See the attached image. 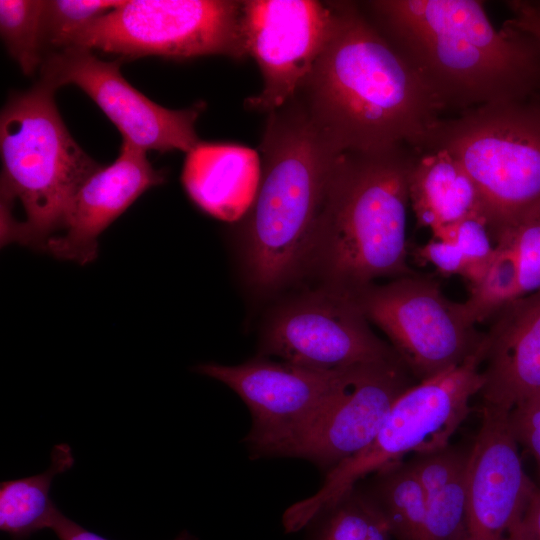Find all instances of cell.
Segmentation results:
<instances>
[{"mask_svg": "<svg viewBox=\"0 0 540 540\" xmlns=\"http://www.w3.org/2000/svg\"><path fill=\"white\" fill-rule=\"evenodd\" d=\"M356 485L378 509L393 540H422L426 496L409 460L388 464Z\"/></svg>", "mask_w": 540, "mask_h": 540, "instance_id": "cell-23", "label": "cell"}, {"mask_svg": "<svg viewBox=\"0 0 540 540\" xmlns=\"http://www.w3.org/2000/svg\"><path fill=\"white\" fill-rule=\"evenodd\" d=\"M350 299L384 332L416 382L461 365L485 340V332L465 315L462 302L448 299L431 275L415 273L373 283Z\"/></svg>", "mask_w": 540, "mask_h": 540, "instance_id": "cell-9", "label": "cell"}, {"mask_svg": "<svg viewBox=\"0 0 540 540\" xmlns=\"http://www.w3.org/2000/svg\"><path fill=\"white\" fill-rule=\"evenodd\" d=\"M432 237L450 241L460 249L468 264L465 281L469 287L484 277L494 258L495 244L482 216L464 218L432 233Z\"/></svg>", "mask_w": 540, "mask_h": 540, "instance_id": "cell-27", "label": "cell"}, {"mask_svg": "<svg viewBox=\"0 0 540 540\" xmlns=\"http://www.w3.org/2000/svg\"><path fill=\"white\" fill-rule=\"evenodd\" d=\"M514 17L507 20L512 26L521 29L540 41V17L530 8L526 1L509 2Z\"/></svg>", "mask_w": 540, "mask_h": 540, "instance_id": "cell-31", "label": "cell"}, {"mask_svg": "<svg viewBox=\"0 0 540 540\" xmlns=\"http://www.w3.org/2000/svg\"><path fill=\"white\" fill-rule=\"evenodd\" d=\"M59 540H108L99 534L91 532L66 517L61 511L57 514L51 528ZM173 540H197L187 530H183Z\"/></svg>", "mask_w": 540, "mask_h": 540, "instance_id": "cell-30", "label": "cell"}, {"mask_svg": "<svg viewBox=\"0 0 540 540\" xmlns=\"http://www.w3.org/2000/svg\"><path fill=\"white\" fill-rule=\"evenodd\" d=\"M418 151L407 144L342 152L308 271L351 298L384 277L415 273L409 263V175Z\"/></svg>", "mask_w": 540, "mask_h": 540, "instance_id": "cell-4", "label": "cell"}, {"mask_svg": "<svg viewBox=\"0 0 540 540\" xmlns=\"http://www.w3.org/2000/svg\"><path fill=\"white\" fill-rule=\"evenodd\" d=\"M55 89L39 81L7 101L0 117L1 210L18 201L24 219L1 244L43 251L63 228L72 200L101 165L75 142L58 112Z\"/></svg>", "mask_w": 540, "mask_h": 540, "instance_id": "cell-5", "label": "cell"}, {"mask_svg": "<svg viewBox=\"0 0 540 540\" xmlns=\"http://www.w3.org/2000/svg\"><path fill=\"white\" fill-rule=\"evenodd\" d=\"M508 415L482 406L468 460L464 540H522L523 521L538 486L524 470Z\"/></svg>", "mask_w": 540, "mask_h": 540, "instance_id": "cell-15", "label": "cell"}, {"mask_svg": "<svg viewBox=\"0 0 540 540\" xmlns=\"http://www.w3.org/2000/svg\"><path fill=\"white\" fill-rule=\"evenodd\" d=\"M485 332L484 406L510 412L540 392V290L500 308Z\"/></svg>", "mask_w": 540, "mask_h": 540, "instance_id": "cell-17", "label": "cell"}, {"mask_svg": "<svg viewBox=\"0 0 540 540\" xmlns=\"http://www.w3.org/2000/svg\"><path fill=\"white\" fill-rule=\"evenodd\" d=\"M261 177V160L255 150L200 141L187 153L181 181L190 199L204 212L235 222L253 206Z\"/></svg>", "mask_w": 540, "mask_h": 540, "instance_id": "cell-18", "label": "cell"}, {"mask_svg": "<svg viewBox=\"0 0 540 540\" xmlns=\"http://www.w3.org/2000/svg\"><path fill=\"white\" fill-rule=\"evenodd\" d=\"M362 10L430 91L441 111L540 94V41L477 0H375Z\"/></svg>", "mask_w": 540, "mask_h": 540, "instance_id": "cell-1", "label": "cell"}, {"mask_svg": "<svg viewBox=\"0 0 540 540\" xmlns=\"http://www.w3.org/2000/svg\"><path fill=\"white\" fill-rule=\"evenodd\" d=\"M164 181L165 173L153 168L146 151L123 140L118 157L80 186L62 230L43 251L82 265L92 262L101 233L146 190Z\"/></svg>", "mask_w": 540, "mask_h": 540, "instance_id": "cell-16", "label": "cell"}, {"mask_svg": "<svg viewBox=\"0 0 540 540\" xmlns=\"http://www.w3.org/2000/svg\"><path fill=\"white\" fill-rule=\"evenodd\" d=\"M522 540H540V486L528 506L522 526Z\"/></svg>", "mask_w": 540, "mask_h": 540, "instance_id": "cell-32", "label": "cell"}, {"mask_svg": "<svg viewBox=\"0 0 540 540\" xmlns=\"http://www.w3.org/2000/svg\"><path fill=\"white\" fill-rule=\"evenodd\" d=\"M540 290V217L502 236L484 277L472 288L474 303L494 312Z\"/></svg>", "mask_w": 540, "mask_h": 540, "instance_id": "cell-21", "label": "cell"}, {"mask_svg": "<svg viewBox=\"0 0 540 540\" xmlns=\"http://www.w3.org/2000/svg\"><path fill=\"white\" fill-rule=\"evenodd\" d=\"M333 6L328 39L297 94L341 152L413 147L440 107L359 5Z\"/></svg>", "mask_w": 540, "mask_h": 540, "instance_id": "cell-2", "label": "cell"}, {"mask_svg": "<svg viewBox=\"0 0 540 540\" xmlns=\"http://www.w3.org/2000/svg\"><path fill=\"white\" fill-rule=\"evenodd\" d=\"M70 445L56 444L51 452L50 466L42 473L5 480L0 483V530L14 540H24L32 534L50 529L59 509L50 497L55 476L74 465Z\"/></svg>", "mask_w": 540, "mask_h": 540, "instance_id": "cell-22", "label": "cell"}, {"mask_svg": "<svg viewBox=\"0 0 540 540\" xmlns=\"http://www.w3.org/2000/svg\"><path fill=\"white\" fill-rule=\"evenodd\" d=\"M268 114L260 187L242 236L247 278L261 293L308 271L342 153L299 95Z\"/></svg>", "mask_w": 540, "mask_h": 540, "instance_id": "cell-3", "label": "cell"}, {"mask_svg": "<svg viewBox=\"0 0 540 540\" xmlns=\"http://www.w3.org/2000/svg\"><path fill=\"white\" fill-rule=\"evenodd\" d=\"M413 148L446 150L459 161L494 244L540 217V94L440 118Z\"/></svg>", "mask_w": 540, "mask_h": 540, "instance_id": "cell-6", "label": "cell"}, {"mask_svg": "<svg viewBox=\"0 0 540 540\" xmlns=\"http://www.w3.org/2000/svg\"><path fill=\"white\" fill-rule=\"evenodd\" d=\"M415 383L401 358L350 366L323 408L265 457L303 459L327 474L374 440L393 404Z\"/></svg>", "mask_w": 540, "mask_h": 540, "instance_id": "cell-10", "label": "cell"}, {"mask_svg": "<svg viewBox=\"0 0 540 540\" xmlns=\"http://www.w3.org/2000/svg\"><path fill=\"white\" fill-rule=\"evenodd\" d=\"M469 453L449 444L409 459L426 496L422 540H464Z\"/></svg>", "mask_w": 540, "mask_h": 540, "instance_id": "cell-20", "label": "cell"}, {"mask_svg": "<svg viewBox=\"0 0 540 540\" xmlns=\"http://www.w3.org/2000/svg\"><path fill=\"white\" fill-rule=\"evenodd\" d=\"M530 8L540 17V1H526Z\"/></svg>", "mask_w": 540, "mask_h": 540, "instance_id": "cell-33", "label": "cell"}, {"mask_svg": "<svg viewBox=\"0 0 540 540\" xmlns=\"http://www.w3.org/2000/svg\"><path fill=\"white\" fill-rule=\"evenodd\" d=\"M334 6L312 0L243 1L242 30L247 54L263 77L249 108L270 113L302 88L328 39Z\"/></svg>", "mask_w": 540, "mask_h": 540, "instance_id": "cell-14", "label": "cell"}, {"mask_svg": "<svg viewBox=\"0 0 540 540\" xmlns=\"http://www.w3.org/2000/svg\"><path fill=\"white\" fill-rule=\"evenodd\" d=\"M43 0H0V33L10 56L25 75L40 69Z\"/></svg>", "mask_w": 540, "mask_h": 540, "instance_id": "cell-24", "label": "cell"}, {"mask_svg": "<svg viewBox=\"0 0 540 540\" xmlns=\"http://www.w3.org/2000/svg\"><path fill=\"white\" fill-rule=\"evenodd\" d=\"M409 202L418 226L432 233L470 216L483 217L473 181L442 149L418 151L409 175Z\"/></svg>", "mask_w": 540, "mask_h": 540, "instance_id": "cell-19", "label": "cell"}, {"mask_svg": "<svg viewBox=\"0 0 540 540\" xmlns=\"http://www.w3.org/2000/svg\"><path fill=\"white\" fill-rule=\"evenodd\" d=\"M303 530L304 540H393L379 516L354 504L340 505L318 514Z\"/></svg>", "mask_w": 540, "mask_h": 540, "instance_id": "cell-26", "label": "cell"}, {"mask_svg": "<svg viewBox=\"0 0 540 540\" xmlns=\"http://www.w3.org/2000/svg\"><path fill=\"white\" fill-rule=\"evenodd\" d=\"M243 1L130 0L96 19L71 46L123 58L247 56Z\"/></svg>", "mask_w": 540, "mask_h": 540, "instance_id": "cell-8", "label": "cell"}, {"mask_svg": "<svg viewBox=\"0 0 540 540\" xmlns=\"http://www.w3.org/2000/svg\"><path fill=\"white\" fill-rule=\"evenodd\" d=\"M412 254L422 264H431L444 276L459 275L466 280L467 261L460 249L450 241L431 238L413 249Z\"/></svg>", "mask_w": 540, "mask_h": 540, "instance_id": "cell-29", "label": "cell"}, {"mask_svg": "<svg viewBox=\"0 0 540 540\" xmlns=\"http://www.w3.org/2000/svg\"><path fill=\"white\" fill-rule=\"evenodd\" d=\"M121 61H104L93 50L72 46L45 56L40 81L55 90L75 85L83 90L118 128L123 140L145 150L188 153L199 142L195 123L203 102L172 110L135 89L120 72Z\"/></svg>", "mask_w": 540, "mask_h": 540, "instance_id": "cell-11", "label": "cell"}, {"mask_svg": "<svg viewBox=\"0 0 540 540\" xmlns=\"http://www.w3.org/2000/svg\"><path fill=\"white\" fill-rule=\"evenodd\" d=\"M122 3L115 0L45 1L42 17L45 56L70 47L77 34Z\"/></svg>", "mask_w": 540, "mask_h": 540, "instance_id": "cell-25", "label": "cell"}, {"mask_svg": "<svg viewBox=\"0 0 540 540\" xmlns=\"http://www.w3.org/2000/svg\"><path fill=\"white\" fill-rule=\"evenodd\" d=\"M483 346L461 365L408 388L393 404L374 440L325 474L314 495L284 512L285 530H301L317 511L382 467L408 454L432 452L449 445L471 412L472 397L481 390Z\"/></svg>", "mask_w": 540, "mask_h": 540, "instance_id": "cell-7", "label": "cell"}, {"mask_svg": "<svg viewBox=\"0 0 540 540\" xmlns=\"http://www.w3.org/2000/svg\"><path fill=\"white\" fill-rule=\"evenodd\" d=\"M261 354L322 371L400 358L372 331L350 298L324 286L273 314L262 336Z\"/></svg>", "mask_w": 540, "mask_h": 540, "instance_id": "cell-12", "label": "cell"}, {"mask_svg": "<svg viewBox=\"0 0 540 540\" xmlns=\"http://www.w3.org/2000/svg\"><path fill=\"white\" fill-rule=\"evenodd\" d=\"M347 369L322 371L265 356L239 365L209 362L194 368L228 386L248 407L251 427L243 442L254 459L265 457L322 409Z\"/></svg>", "mask_w": 540, "mask_h": 540, "instance_id": "cell-13", "label": "cell"}, {"mask_svg": "<svg viewBox=\"0 0 540 540\" xmlns=\"http://www.w3.org/2000/svg\"><path fill=\"white\" fill-rule=\"evenodd\" d=\"M508 420L519 447L534 458L540 474V392L517 404Z\"/></svg>", "mask_w": 540, "mask_h": 540, "instance_id": "cell-28", "label": "cell"}]
</instances>
